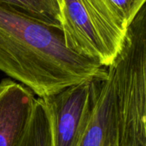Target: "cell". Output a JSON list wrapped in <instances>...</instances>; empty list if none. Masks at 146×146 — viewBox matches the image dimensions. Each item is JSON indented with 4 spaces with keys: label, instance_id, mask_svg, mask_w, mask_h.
Returning <instances> with one entry per match:
<instances>
[{
    "label": "cell",
    "instance_id": "cell-1",
    "mask_svg": "<svg viewBox=\"0 0 146 146\" xmlns=\"http://www.w3.org/2000/svg\"><path fill=\"white\" fill-rule=\"evenodd\" d=\"M105 69L69 49L61 26L0 1V71L38 98L91 80Z\"/></svg>",
    "mask_w": 146,
    "mask_h": 146
},
{
    "label": "cell",
    "instance_id": "cell-2",
    "mask_svg": "<svg viewBox=\"0 0 146 146\" xmlns=\"http://www.w3.org/2000/svg\"><path fill=\"white\" fill-rule=\"evenodd\" d=\"M107 72L114 91L118 146H146V3L127 26Z\"/></svg>",
    "mask_w": 146,
    "mask_h": 146
},
{
    "label": "cell",
    "instance_id": "cell-3",
    "mask_svg": "<svg viewBox=\"0 0 146 146\" xmlns=\"http://www.w3.org/2000/svg\"><path fill=\"white\" fill-rule=\"evenodd\" d=\"M59 10L67 46L108 68L120 51L127 28L110 0H62Z\"/></svg>",
    "mask_w": 146,
    "mask_h": 146
},
{
    "label": "cell",
    "instance_id": "cell-4",
    "mask_svg": "<svg viewBox=\"0 0 146 146\" xmlns=\"http://www.w3.org/2000/svg\"><path fill=\"white\" fill-rule=\"evenodd\" d=\"M106 76L107 68L91 80L43 98L50 114L54 146L78 145Z\"/></svg>",
    "mask_w": 146,
    "mask_h": 146
},
{
    "label": "cell",
    "instance_id": "cell-5",
    "mask_svg": "<svg viewBox=\"0 0 146 146\" xmlns=\"http://www.w3.org/2000/svg\"><path fill=\"white\" fill-rule=\"evenodd\" d=\"M36 98L10 79L0 82V146H16L30 121Z\"/></svg>",
    "mask_w": 146,
    "mask_h": 146
},
{
    "label": "cell",
    "instance_id": "cell-6",
    "mask_svg": "<svg viewBox=\"0 0 146 146\" xmlns=\"http://www.w3.org/2000/svg\"><path fill=\"white\" fill-rule=\"evenodd\" d=\"M118 146L117 121L113 86L108 72L88 124L77 146Z\"/></svg>",
    "mask_w": 146,
    "mask_h": 146
},
{
    "label": "cell",
    "instance_id": "cell-7",
    "mask_svg": "<svg viewBox=\"0 0 146 146\" xmlns=\"http://www.w3.org/2000/svg\"><path fill=\"white\" fill-rule=\"evenodd\" d=\"M16 146H54L50 114L43 98H36L28 125Z\"/></svg>",
    "mask_w": 146,
    "mask_h": 146
},
{
    "label": "cell",
    "instance_id": "cell-8",
    "mask_svg": "<svg viewBox=\"0 0 146 146\" xmlns=\"http://www.w3.org/2000/svg\"><path fill=\"white\" fill-rule=\"evenodd\" d=\"M47 23L60 25V10L56 0H0Z\"/></svg>",
    "mask_w": 146,
    "mask_h": 146
},
{
    "label": "cell",
    "instance_id": "cell-9",
    "mask_svg": "<svg viewBox=\"0 0 146 146\" xmlns=\"http://www.w3.org/2000/svg\"><path fill=\"white\" fill-rule=\"evenodd\" d=\"M127 24L134 19L146 3V0H110Z\"/></svg>",
    "mask_w": 146,
    "mask_h": 146
},
{
    "label": "cell",
    "instance_id": "cell-10",
    "mask_svg": "<svg viewBox=\"0 0 146 146\" xmlns=\"http://www.w3.org/2000/svg\"><path fill=\"white\" fill-rule=\"evenodd\" d=\"M56 1H57V3H58V6H59V5H60V3H61V1H62V0H56Z\"/></svg>",
    "mask_w": 146,
    "mask_h": 146
},
{
    "label": "cell",
    "instance_id": "cell-11",
    "mask_svg": "<svg viewBox=\"0 0 146 146\" xmlns=\"http://www.w3.org/2000/svg\"><path fill=\"white\" fill-rule=\"evenodd\" d=\"M108 146H117V145H109Z\"/></svg>",
    "mask_w": 146,
    "mask_h": 146
}]
</instances>
